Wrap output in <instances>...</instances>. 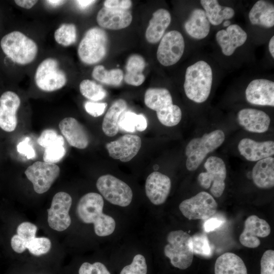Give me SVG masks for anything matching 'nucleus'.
I'll return each instance as SVG.
<instances>
[{
  "label": "nucleus",
  "instance_id": "f8f14e48",
  "mask_svg": "<svg viewBox=\"0 0 274 274\" xmlns=\"http://www.w3.org/2000/svg\"><path fill=\"white\" fill-rule=\"evenodd\" d=\"M72 203L70 195L64 192L56 193L47 211V221L49 226L56 231H62L71 224L69 211Z\"/></svg>",
  "mask_w": 274,
  "mask_h": 274
},
{
  "label": "nucleus",
  "instance_id": "c756f323",
  "mask_svg": "<svg viewBox=\"0 0 274 274\" xmlns=\"http://www.w3.org/2000/svg\"><path fill=\"white\" fill-rule=\"evenodd\" d=\"M144 103L149 109L156 112L165 110L173 105L169 91L164 88H150L144 95Z\"/></svg>",
  "mask_w": 274,
  "mask_h": 274
},
{
  "label": "nucleus",
  "instance_id": "cd10ccee",
  "mask_svg": "<svg viewBox=\"0 0 274 274\" xmlns=\"http://www.w3.org/2000/svg\"><path fill=\"white\" fill-rule=\"evenodd\" d=\"M215 274H248L247 267L241 258L231 252L225 253L217 259Z\"/></svg>",
  "mask_w": 274,
  "mask_h": 274
},
{
  "label": "nucleus",
  "instance_id": "a18cd8bd",
  "mask_svg": "<svg viewBox=\"0 0 274 274\" xmlns=\"http://www.w3.org/2000/svg\"><path fill=\"white\" fill-rule=\"evenodd\" d=\"M260 274H274V251L264 252L260 261Z\"/></svg>",
  "mask_w": 274,
  "mask_h": 274
},
{
  "label": "nucleus",
  "instance_id": "8fccbe9b",
  "mask_svg": "<svg viewBox=\"0 0 274 274\" xmlns=\"http://www.w3.org/2000/svg\"><path fill=\"white\" fill-rule=\"evenodd\" d=\"M223 221L219 218L211 217L207 219L203 224V229L207 232L213 231L220 227Z\"/></svg>",
  "mask_w": 274,
  "mask_h": 274
},
{
  "label": "nucleus",
  "instance_id": "c85d7f7f",
  "mask_svg": "<svg viewBox=\"0 0 274 274\" xmlns=\"http://www.w3.org/2000/svg\"><path fill=\"white\" fill-rule=\"evenodd\" d=\"M127 109V103L123 99L115 101L105 115L102 129L108 136H114L119 131L118 120L121 114Z\"/></svg>",
  "mask_w": 274,
  "mask_h": 274
},
{
  "label": "nucleus",
  "instance_id": "f257e3e1",
  "mask_svg": "<svg viewBox=\"0 0 274 274\" xmlns=\"http://www.w3.org/2000/svg\"><path fill=\"white\" fill-rule=\"evenodd\" d=\"M104 205V199L100 194L89 192L80 199L76 209L80 220L85 223L93 224L94 232L99 236L111 234L116 227L114 218L103 213Z\"/></svg>",
  "mask_w": 274,
  "mask_h": 274
},
{
  "label": "nucleus",
  "instance_id": "f704fd0d",
  "mask_svg": "<svg viewBox=\"0 0 274 274\" xmlns=\"http://www.w3.org/2000/svg\"><path fill=\"white\" fill-rule=\"evenodd\" d=\"M92 76L101 83L108 85L118 86L123 79V73L119 68L107 70L103 65H98L94 67Z\"/></svg>",
  "mask_w": 274,
  "mask_h": 274
},
{
  "label": "nucleus",
  "instance_id": "3c124183",
  "mask_svg": "<svg viewBox=\"0 0 274 274\" xmlns=\"http://www.w3.org/2000/svg\"><path fill=\"white\" fill-rule=\"evenodd\" d=\"M15 4L18 6L27 9H29L33 7L38 2L35 0H15Z\"/></svg>",
  "mask_w": 274,
  "mask_h": 274
},
{
  "label": "nucleus",
  "instance_id": "79ce46f5",
  "mask_svg": "<svg viewBox=\"0 0 274 274\" xmlns=\"http://www.w3.org/2000/svg\"><path fill=\"white\" fill-rule=\"evenodd\" d=\"M147 266L144 256L141 254L134 256L129 265L123 268L120 274H147Z\"/></svg>",
  "mask_w": 274,
  "mask_h": 274
},
{
  "label": "nucleus",
  "instance_id": "aec40b11",
  "mask_svg": "<svg viewBox=\"0 0 274 274\" xmlns=\"http://www.w3.org/2000/svg\"><path fill=\"white\" fill-rule=\"evenodd\" d=\"M59 127L71 146L80 149H85L88 146V133L85 127L75 118H64L59 122Z\"/></svg>",
  "mask_w": 274,
  "mask_h": 274
},
{
  "label": "nucleus",
  "instance_id": "864d4df0",
  "mask_svg": "<svg viewBox=\"0 0 274 274\" xmlns=\"http://www.w3.org/2000/svg\"><path fill=\"white\" fill-rule=\"evenodd\" d=\"M46 2L49 4L50 6L56 7L64 4L66 2V1L61 0H48L46 1Z\"/></svg>",
  "mask_w": 274,
  "mask_h": 274
},
{
  "label": "nucleus",
  "instance_id": "603ef678",
  "mask_svg": "<svg viewBox=\"0 0 274 274\" xmlns=\"http://www.w3.org/2000/svg\"><path fill=\"white\" fill-rule=\"evenodd\" d=\"M96 1H91V0H79L75 1V3L77 4L78 6L82 9H85L87 8L90 7L92 4H93Z\"/></svg>",
  "mask_w": 274,
  "mask_h": 274
},
{
  "label": "nucleus",
  "instance_id": "6e6d98bb",
  "mask_svg": "<svg viewBox=\"0 0 274 274\" xmlns=\"http://www.w3.org/2000/svg\"><path fill=\"white\" fill-rule=\"evenodd\" d=\"M230 24V21L229 20H225L224 22H223V26L224 27H228L229 26Z\"/></svg>",
  "mask_w": 274,
  "mask_h": 274
},
{
  "label": "nucleus",
  "instance_id": "f3484780",
  "mask_svg": "<svg viewBox=\"0 0 274 274\" xmlns=\"http://www.w3.org/2000/svg\"><path fill=\"white\" fill-rule=\"evenodd\" d=\"M245 94L247 100L251 104L274 106V82L272 81L253 80L248 85Z\"/></svg>",
  "mask_w": 274,
  "mask_h": 274
},
{
  "label": "nucleus",
  "instance_id": "7ed1b4c3",
  "mask_svg": "<svg viewBox=\"0 0 274 274\" xmlns=\"http://www.w3.org/2000/svg\"><path fill=\"white\" fill-rule=\"evenodd\" d=\"M1 46L8 57L20 65L32 62L38 52L36 43L19 31H13L4 36L1 41Z\"/></svg>",
  "mask_w": 274,
  "mask_h": 274
},
{
  "label": "nucleus",
  "instance_id": "9b49d317",
  "mask_svg": "<svg viewBox=\"0 0 274 274\" xmlns=\"http://www.w3.org/2000/svg\"><path fill=\"white\" fill-rule=\"evenodd\" d=\"M25 175L38 194L47 192L58 177L60 168L55 163L36 161L25 170Z\"/></svg>",
  "mask_w": 274,
  "mask_h": 274
},
{
  "label": "nucleus",
  "instance_id": "6ab92c4d",
  "mask_svg": "<svg viewBox=\"0 0 274 274\" xmlns=\"http://www.w3.org/2000/svg\"><path fill=\"white\" fill-rule=\"evenodd\" d=\"M216 39L223 54L230 56L237 48L244 44L247 34L241 26L234 24L230 25L226 29L218 31Z\"/></svg>",
  "mask_w": 274,
  "mask_h": 274
},
{
  "label": "nucleus",
  "instance_id": "bb28decb",
  "mask_svg": "<svg viewBox=\"0 0 274 274\" xmlns=\"http://www.w3.org/2000/svg\"><path fill=\"white\" fill-rule=\"evenodd\" d=\"M249 18L253 25L266 28L274 25V6L268 2L260 0L256 2L249 13Z\"/></svg>",
  "mask_w": 274,
  "mask_h": 274
},
{
  "label": "nucleus",
  "instance_id": "393cba45",
  "mask_svg": "<svg viewBox=\"0 0 274 274\" xmlns=\"http://www.w3.org/2000/svg\"><path fill=\"white\" fill-rule=\"evenodd\" d=\"M255 185L261 189L274 186V158L269 157L258 161L252 171Z\"/></svg>",
  "mask_w": 274,
  "mask_h": 274
},
{
  "label": "nucleus",
  "instance_id": "2eb2a0df",
  "mask_svg": "<svg viewBox=\"0 0 274 274\" xmlns=\"http://www.w3.org/2000/svg\"><path fill=\"white\" fill-rule=\"evenodd\" d=\"M270 231V225L265 220L256 215H251L245 221L244 228L239 241L246 247L255 248L260 244L259 237L267 236Z\"/></svg>",
  "mask_w": 274,
  "mask_h": 274
},
{
  "label": "nucleus",
  "instance_id": "7c9ffc66",
  "mask_svg": "<svg viewBox=\"0 0 274 274\" xmlns=\"http://www.w3.org/2000/svg\"><path fill=\"white\" fill-rule=\"evenodd\" d=\"M200 3L204 9L207 17L213 25H218L232 18L234 15V10L229 7L219 5L216 0H201Z\"/></svg>",
  "mask_w": 274,
  "mask_h": 274
},
{
  "label": "nucleus",
  "instance_id": "20e7f679",
  "mask_svg": "<svg viewBox=\"0 0 274 274\" xmlns=\"http://www.w3.org/2000/svg\"><path fill=\"white\" fill-rule=\"evenodd\" d=\"M225 140L224 132L217 129L192 139L187 145L186 167L189 171L196 170L207 155L220 146Z\"/></svg>",
  "mask_w": 274,
  "mask_h": 274
},
{
  "label": "nucleus",
  "instance_id": "5701e85b",
  "mask_svg": "<svg viewBox=\"0 0 274 274\" xmlns=\"http://www.w3.org/2000/svg\"><path fill=\"white\" fill-rule=\"evenodd\" d=\"M132 15L128 10L108 8L104 7L98 12L96 21L104 28L118 30L128 26L132 21Z\"/></svg>",
  "mask_w": 274,
  "mask_h": 274
},
{
  "label": "nucleus",
  "instance_id": "4c0bfd02",
  "mask_svg": "<svg viewBox=\"0 0 274 274\" xmlns=\"http://www.w3.org/2000/svg\"><path fill=\"white\" fill-rule=\"evenodd\" d=\"M156 115L159 122L167 127L177 125L182 119L181 109L174 104L165 110L156 112Z\"/></svg>",
  "mask_w": 274,
  "mask_h": 274
},
{
  "label": "nucleus",
  "instance_id": "0eeeda50",
  "mask_svg": "<svg viewBox=\"0 0 274 274\" xmlns=\"http://www.w3.org/2000/svg\"><path fill=\"white\" fill-rule=\"evenodd\" d=\"M204 167L206 172L200 173L197 177L199 185L206 189L210 188L211 194L220 197L225 189L227 175L224 161L217 156L209 157L204 163Z\"/></svg>",
  "mask_w": 274,
  "mask_h": 274
},
{
  "label": "nucleus",
  "instance_id": "58836bf2",
  "mask_svg": "<svg viewBox=\"0 0 274 274\" xmlns=\"http://www.w3.org/2000/svg\"><path fill=\"white\" fill-rule=\"evenodd\" d=\"M194 254L205 257H210L212 249L208 238L203 232H197L191 236Z\"/></svg>",
  "mask_w": 274,
  "mask_h": 274
},
{
  "label": "nucleus",
  "instance_id": "423d86ee",
  "mask_svg": "<svg viewBox=\"0 0 274 274\" xmlns=\"http://www.w3.org/2000/svg\"><path fill=\"white\" fill-rule=\"evenodd\" d=\"M107 45L106 32L99 27L91 28L86 31L79 45L78 56L84 63H96L105 56Z\"/></svg>",
  "mask_w": 274,
  "mask_h": 274
},
{
  "label": "nucleus",
  "instance_id": "f03ea898",
  "mask_svg": "<svg viewBox=\"0 0 274 274\" xmlns=\"http://www.w3.org/2000/svg\"><path fill=\"white\" fill-rule=\"evenodd\" d=\"M213 81L211 67L206 61H198L188 66L186 71L184 89L190 100L201 103L209 97Z\"/></svg>",
  "mask_w": 274,
  "mask_h": 274
},
{
  "label": "nucleus",
  "instance_id": "a878e982",
  "mask_svg": "<svg viewBox=\"0 0 274 274\" xmlns=\"http://www.w3.org/2000/svg\"><path fill=\"white\" fill-rule=\"evenodd\" d=\"M187 33L192 38L201 40L206 38L210 30V23L205 12L201 9H194L185 23Z\"/></svg>",
  "mask_w": 274,
  "mask_h": 274
},
{
  "label": "nucleus",
  "instance_id": "412c9836",
  "mask_svg": "<svg viewBox=\"0 0 274 274\" xmlns=\"http://www.w3.org/2000/svg\"><path fill=\"white\" fill-rule=\"evenodd\" d=\"M238 150L247 160L258 161L273 155L274 142H257L249 138H244L238 143Z\"/></svg>",
  "mask_w": 274,
  "mask_h": 274
},
{
  "label": "nucleus",
  "instance_id": "c03bdc74",
  "mask_svg": "<svg viewBox=\"0 0 274 274\" xmlns=\"http://www.w3.org/2000/svg\"><path fill=\"white\" fill-rule=\"evenodd\" d=\"M79 274H111L106 266L101 262L93 264L83 263L79 268Z\"/></svg>",
  "mask_w": 274,
  "mask_h": 274
},
{
  "label": "nucleus",
  "instance_id": "ddd939ff",
  "mask_svg": "<svg viewBox=\"0 0 274 274\" xmlns=\"http://www.w3.org/2000/svg\"><path fill=\"white\" fill-rule=\"evenodd\" d=\"M184 48L182 35L177 30L170 31L161 38L157 51V59L164 66L174 65L182 56Z\"/></svg>",
  "mask_w": 274,
  "mask_h": 274
},
{
  "label": "nucleus",
  "instance_id": "49530a36",
  "mask_svg": "<svg viewBox=\"0 0 274 274\" xmlns=\"http://www.w3.org/2000/svg\"><path fill=\"white\" fill-rule=\"evenodd\" d=\"M107 106L106 102L87 101L84 104V108L87 113L94 117L101 115L104 113Z\"/></svg>",
  "mask_w": 274,
  "mask_h": 274
},
{
  "label": "nucleus",
  "instance_id": "37998d69",
  "mask_svg": "<svg viewBox=\"0 0 274 274\" xmlns=\"http://www.w3.org/2000/svg\"><path fill=\"white\" fill-rule=\"evenodd\" d=\"M63 141V136L58 134L56 131L47 129L41 133L38 139V143L41 146L46 148L52 144Z\"/></svg>",
  "mask_w": 274,
  "mask_h": 274
},
{
  "label": "nucleus",
  "instance_id": "6e6552de",
  "mask_svg": "<svg viewBox=\"0 0 274 274\" xmlns=\"http://www.w3.org/2000/svg\"><path fill=\"white\" fill-rule=\"evenodd\" d=\"M38 87L44 91L52 92L62 88L67 82L64 72L59 67L57 60L47 58L38 65L35 75Z\"/></svg>",
  "mask_w": 274,
  "mask_h": 274
},
{
  "label": "nucleus",
  "instance_id": "4468645a",
  "mask_svg": "<svg viewBox=\"0 0 274 274\" xmlns=\"http://www.w3.org/2000/svg\"><path fill=\"white\" fill-rule=\"evenodd\" d=\"M141 146L142 140L140 136L126 134L107 143L106 147L111 157L126 162L138 154Z\"/></svg>",
  "mask_w": 274,
  "mask_h": 274
},
{
  "label": "nucleus",
  "instance_id": "c9c22d12",
  "mask_svg": "<svg viewBox=\"0 0 274 274\" xmlns=\"http://www.w3.org/2000/svg\"><path fill=\"white\" fill-rule=\"evenodd\" d=\"M79 89L83 96L92 101L101 100L107 95L106 91L102 86L89 79L82 81Z\"/></svg>",
  "mask_w": 274,
  "mask_h": 274
},
{
  "label": "nucleus",
  "instance_id": "ea45409f",
  "mask_svg": "<svg viewBox=\"0 0 274 274\" xmlns=\"http://www.w3.org/2000/svg\"><path fill=\"white\" fill-rule=\"evenodd\" d=\"M64 145V141L58 142L46 148L43 154L44 161L51 163L59 162L66 153Z\"/></svg>",
  "mask_w": 274,
  "mask_h": 274
},
{
  "label": "nucleus",
  "instance_id": "9d476101",
  "mask_svg": "<svg viewBox=\"0 0 274 274\" xmlns=\"http://www.w3.org/2000/svg\"><path fill=\"white\" fill-rule=\"evenodd\" d=\"M179 207L189 220H207L216 214L218 203L210 194L201 191L182 201Z\"/></svg>",
  "mask_w": 274,
  "mask_h": 274
},
{
  "label": "nucleus",
  "instance_id": "4be33fe9",
  "mask_svg": "<svg viewBox=\"0 0 274 274\" xmlns=\"http://www.w3.org/2000/svg\"><path fill=\"white\" fill-rule=\"evenodd\" d=\"M239 124L246 130L255 133H263L269 128L270 119L264 112L251 108L240 110L237 114Z\"/></svg>",
  "mask_w": 274,
  "mask_h": 274
},
{
  "label": "nucleus",
  "instance_id": "a19ab883",
  "mask_svg": "<svg viewBox=\"0 0 274 274\" xmlns=\"http://www.w3.org/2000/svg\"><path fill=\"white\" fill-rule=\"evenodd\" d=\"M51 248V241L46 237H36L29 242L27 247L29 253L37 256L47 253Z\"/></svg>",
  "mask_w": 274,
  "mask_h": 274
},
{
  "label": "nucleus",
  "instance_id": "1a4fd4ad",
  "mask_svg": "<svg viewBox=\"0 0 274 274\" xmlns=\"http://www.w3.org/2000/svg\"><path fill=\"white\" fill-rule=\"evenodd\" d=\"M96 185L102 196L113 204L124 207L128 206L132 201L133 193L131 188L111 175L99 177Z\"/></svg>",
  "mask_w": 274,
  "mask_h": 274
},
{
  "label": "nucleus",
  "instance_id": "b1692460",
  "mask_svg": "<svg viewBox=\"0 0 274 274\" xmlns=\"http://www.w3.org/2000/svg\"><path fill=\"white\" fill-rule=\"evenodd\" d=\"M171 16L169 12L164 9L156 10L150 19L147 28L145 37L150 43L158 42L170 23Z\"/></svg>",
  "mask_w": 274,
  "mask_h": 274
},
{
  "label": "nucleus",
  "instance_id": "de8ad7c7",
  "mask_svg": "<svg viewBox=\"0 0 274 274\" xmlns=\"http://www.w3.org/2000/svg\"><path fill=\"white\" fill-rule=\"evenodd\" d=\"M29 141V139L26 138L18 144L17 148L20 154L24 155L28 159H32L36 157V152L32 146L28 143Z\"/></svg>",
  "mask_w": 274,
  "mask_h": 274
},
{
  "label": "nucleus",
  "instance_id": "39448f33",
  "mask_svg": "<svg viewBox=\"0 0 274 274\" xmlns=\"http://www.w3.org/2000/svg\"><path fill=\"white\" fill-rule=\"evenodd\" d=\"M166 241L164 253L172 265L180 269L189 267L194 256L191 236L182 230H174L168 233Z\"/></svg>",
  "mask_w": 274,
  "mask_h": 274
},
{
  "label": "nucleus",
  "instance_id": "a211bd4d",
  "mask_svg": "<svg viewBox=\"0 0 274 274\" xmlns=\"http://www.w3.org/2000/svg\"><path fill=\"white\" fill-rule=\"evenodd\" d=\"M171 189V181L166 175L158 172L151 173L145 183L146 194L155 205H160L166 201Z\"/></svg>",
  "mask_w": 274,
  "mask_h": 274
},
{
  "label": "nucleus",
  "instance_id": "72a5a7b5",
  "mask_svg": "<svg viewBox=\"0 0 274 274\" xmlns=\"http://www.w3.org/2000/svg\"><path fill=\"white\" fill-rule=\"evenodd\" d=\"M118 127L123 131L132 132L135 130L144 131L147 127L145 117L142 114L125 110L120 115L118 120Z\"/></svg>",
  "mask_w": 274,
  "mask_h": 274
},
{
  "label": "nucleus",
  "instance_id": "e433bc0d",
  "mask_svg": "<svg viewBox=\"0 0 274 274\" xmlns=\"http://www.w3.org/2000/svg\"><path fill=\"white\" fill-rule=\"evenodd\" d=\"M54 37L58 44L63 46H69L76 41V27L73 23H63L56 29Z\"/></svg>",
  "mask_w": 274,
  "mask_h": 274
},
{
  "label": "nucleus",
  "instance_id": "09e8293b",
  "mask_svg": "<svg viewBox=\"0 0 274 274\" xmlns=\"http://www.w3.org/2000/svg\"><path fill=\"white\" fill-rule=\"evenodd\" d=\"M131 5L132 2L129 0H106L104 3L105 7L124 10H128Z\"/></svg>",
  "mask_w": 274,
  "mask_h": 274
},
{
  "label": "nucleus",
  "instance_id": "dca6fc26",
  "mask_svg": "<svg viewBox=\"0 0 274 274\" xmlns=\"http://www.w3.org/2000/svg\"><path fill=\"white\" fill-rule=\"evenodd\" d=\"M19 96L15 92L7 91L0 97V127L5 131H14L17 124V112L20 106Z\"/></svg>",
  "mask_w": 274,
  "mask_h": 274
},
{
  "label": "nucleus",
  "instance_id": "5fc2aeb1",
  "mask_svg": "<svg viewBox=\"0 0 274 274\" xmlns=\"http://www.w3.org/2000/svg\"><path fill=\"white\" fill-rule=\"evenodd\" d=\"M269 52L272 57L274 58V36H272L270 39L268 44Z\"/></svg>",
  "mask_w": 274,
  "mask_h": 274
},
{
  "label": "nucleus",
  "instance_id": "473e14b6",
  "mask_svg": "<svg viewBox=\"0 0 274 274\" xmlns=\"http://www.w3.org/2000/svg\"><path fill=\"white\" fill-rule=\"evenodd\" d=\"M37 227L29 222L20 223L17 228V234L11 239V245L13 250L17 253H21L27 249L29 242L35 238Z\"/></svg>",
  "mask_w": 274,
  "mask_h": 274
},
{
  "label": "nucleus",
  "instance_id": "2f4dec72",
  "mask_svg": "<svg viewBox=\"0 0 274 274\" xmlns=\"http://www.w3.org/2000/svg\"><path fill=\"white\" fill-rule=\"evenodd\" d=\"M146 65L144 58L139 54H133L128 58L126 66L125 82L130 85L138 86L143 84L145 77L143 74Z\"/></svg>",
  "mask_w": 274,
  "mask_h": 274
}]
</instances>
